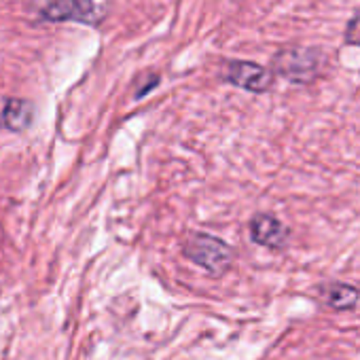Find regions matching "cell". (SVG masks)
Instances as JSON below:
<instances>
[{
	"label": "cell",
	"mask_w": 360,
	"mask_h": 360,
	"mask_svg": "<svg viewBox=\"0 0 360 360\" xmlns=\"http://www.w3.org/2000/svg\"><path fill=\"white\" fill-rule=\"evenodd\" d=\"M225 79L229 83H233L236 87H242L252 94H263L274 83V75L267 68H263L255 62H240V60L227 64Z\"/></svg>",
	"instance_id": "obj_4"
},
{
	"label": "cell",
	"mask_w": 360,
	"mask_h": 360,
	"mask_svg": "<svg viewBox=\"0 0 360 360\" xmlns=\"http://www.w3.org/2000/svg\"><path fill=\"white\" fill-rule=\"evenodd\" d=\"M324 58L311 47H286L274 58V72L290 83H311L320 75Z\"/></svg>",
	"instance_id": "obj_1"
},
{
	"label": "cell",
	"mask_w": 360,
	"mask_h": 360,
	"mask_svg": "<svg viewBox=\"0 0 360 360\" xmlns=\"http://www.w3.org/2000/svg\"><path fill=\"white\" fill-rule=\"evenodd\" d=\"M185 252L193 263H198L212 276L225 274L233 263V250L229 248V244L204 233H193L185 242Z\"/></svg>",
	"instance_id": "obj_3"
},
{
	"label": "cell",
	"mask_w": 360,
	"mask_h": 360,
	"mask_svg": "<svg viewBox=\"0 0 360 360\" xmlns=\"http://www.w3.org/2000/svg\"><path fill=\"white\" fill-rule=\"evenodd\" d=\"M32 7L41 22H79L89 26L102 22V9L96 0H32Z\"/></svg>",
	"instance_id": "obj_2"
},
{
	"label": "cell",
	"mask_w": 360,
	"mask_h": 360,
	"mask_svg": "<svg viewBox=\"0 0 360 360\" xmlns=\"http://www.w3.org/2000/svg\"><path fill=\"white\" fill-rule=\"evenodd\" d=\"M32 104L28 100H18V98H11L3 104V110H0V121H3L5 127L13 129V131H20V129H26L32 121Z\"/></svg>",
	"instance_id": "obj_7"
},
{
	"label": "cell",
	"mask_w": 360,
	"mask_h": 360,
	"mask_svg": "<svg viewBox=\"0 0 360 360\" xmlns=\"http://www.w3.org/2000/svg\"><path fill=\"white\" fill-rule=\"evenodd\" d=\"M250 236L259 246L280 250L288 242V229L282 221H278L271 214H257L250 221Z\"/></svg>",
	"instance_id": "obj_5"
},
{
	"label": "cell",
	"mask_w": 360,
	"mask_h": 360,
	"mask_svg": "<svg viewBox=\"0 0 360 360\" xmlns=\"http://www.w3.org/2000/svg\"><path fill=\"white\" fill-rule=\"evenodd\" d=\"M318 290L324 305L335 311H349L356 309V305L360 303V290L345 282H326Z\"/></svg>",
	"instance_id": "obj_6"
}]
</instances>
